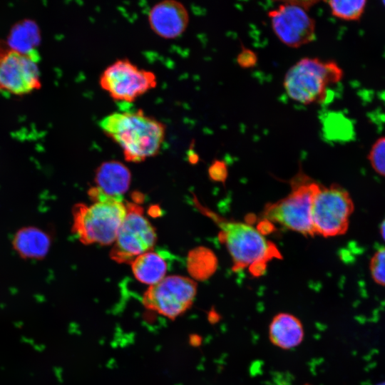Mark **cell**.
<instances>
[{
    "label": "cell",
    "instance_id": "cell-13",
    "mask_svg": "<svg viewBox=\"0 0 385 385\" xmlns=\"http://www.w3.org/2000/svg\"><path fill=\"white\" fill-rule=\"evenodd\" d=\"M131 174L128 168L117 160L106 161L96 170L94 188L108 197L122 200L128 190Z\"/></svg>",
    "mask_w": 385,
    "mask_h": 385
},
{
    "label": "cell",
    "instance_id": "cell-18",
    "mask_svg": "<svg viewBox=\"0 0 385 385\" xmlns=\"http://www.w3.org/2000/svg\"><path fill=\"white\" fill-rule=\"evenodd\" d=\"M367 159L374 172L385 177V136L377 138L372 144Z\"/></svg>",
    "mask_w": 385,
    "mask_h": 385
},
{
    "label": "cell",
    "instance_id": "cell-12",
    "mask_svg": "<svg viewBox=\"0 0 385 385\" xmlns=\"http://www.w3.org/2000/svg\"><path fill=\"white\" fill-rule=\"evenodd\" d=\"M151 30L165 39L181 36L189 24V13L185 5L175 0H163L153 5L148 13Z\"/></svg>",
    "mask_w": 385,
    "mask_h": 385
},
{
    "label": "cell",
    "instance_id": "cell-2",
    "mask_svg": "<svg viewBox=\"0 0 385 385\" xmlns=\"http://www.w3.org/2000/svg\"><path fill=\"white\" fill-rule=\"evenodd\" d=\"M203 210L219 227V237L232 257L233 270L249 267L251 274L258 277L265 272L270 260L280 257L275 245L258 229L245 222L227 220L209 210Z\"/></svg>",
    "mask_w": 385,
    "mask_h": 385
},
{
    "label": "cell",
    "instance_id": "cell-21",
    "mask_svg": "<svg viewBox=\"0 0 385 385\" xmlns=\"http://www.w3.org/2000/svg\"><path fill=\"white\" fill-rule=\"evenodd\" d=\"M379 232H380L381 238L385 242V218L382 220L380 225Z\"/></svg>",
    "mask_w": 385,
    "mask_h": 385
},
{
    "label": "cell",
    "instance_id": "cell-16",
    "mask_svg": "<svg viewBox=\"0 0 385 385\" xmlns=\"http://www.w3.org/2000/svg\"><path fill=\"white\" fill-rule=\"evenodd\" d=\"M135 277L140 282L153 285L165 277L167 262L160 254L147 252L136 257L131 263Z\"/></svg>",
    "mask_w": 385,
    "mask_h": 385
},
{
    "label": "cell",
    "instance_id": "cell-22",
    "mask_svg": "<svg viewBox=\"0 0 385 385\" xmlns=\"http://www.w3.org/2000/svg\"><path fill=\"white\" fill-rule=\"evenodd\" d=\"M376 385H385V382H382V383L378 384Z\"/></svg>",
    "mask_w": 385,
    "mask_h": 385
},
{
    "label": "cell",
    "instance_id": "cell-17",
    "mask_svg": "<svg viewBox=\"0 0 385 385\" xmlns=\"http://www.w3.org/2000/svg\"><path fill=\"white\" fill-rule=\"evenodd\" d=\"M326 3L332 16L344 21H356L363 16L367 1L366 0H332Z\"/></svg>",
    "mask_w": 385,
    "mask_h": 385
},
{
    "label": "cell",
    "instance_id": "cell-14",
    "mask_svg": "<svg viewBox=\"0 0 385 385\" xmlns=\"http://www.w3.org/2000/svg\"><path fill=\"white\" fill-rule=\"evenodd\" d=\"M270 342L276 347L289 350L304 340V329L302 321L288 312H279L272 319L268 328Z\"/></svg>",
    "mask_w": 385,
    "mask_h": 385
},
{
    "label": "cell",
    "instance_id": "cell-3",
    "mask_svg": "<svg viewBox=\"0 0 385 385\" xmlns=\"http://www.w3.org/2000/svg\"><path fill=\"white\" fill-rule=\"evenodd\" d=\"M88 194L94 202L73 207L72 230L85 245H111L115 242L125 219L126 206L122 200L108 197L93 189Z\"/></svg>",
    "mask_w": 385,
    "mask_h": 385
},
{
    "label": "cell",
    "instance_id": "cell-8",
    "mask_svg": "<svg viewBox=\"0 0 385 385\" xmlns=\"http://www.w3.org/2000/svg\"><path fill=\"white\" fill-rule=\"evenodd\" d=\"M100 87L114 101L133 103L157 86L156 75L138 67L128 58L109 64L98 81Z\"/></svg>",
    "mask_w": 385,
    "mask_h": 385
},
{
    "label": "cell",
    "instance_id": "cell-19",
    "mask_svg": "<svg viewBox=\"0 0 385 385\" xmlns=\"http://www.w3.org/2000/svg\"><path fill=\"white\" fill-rule=\"evenodd\" d=\"M369 268L372 279L376 284L385 286V247L375 251L370 260Z\"/></svg>",
    "mask_w": 385,
    "mask_h": 385
},
{
    "label": "cell",
    "instance_id": "cell-11",
    "mask_svg": "<svg viewBox=\"0 0 385 385\" xmlns=\"http://www.w3.org/2000/svg\"><path fill=\"white\" fill-rule=\"evenodd\" d=\"M268 16L274 34L288 47L299 48L315 39L314 19L295 1L279 4L269 11Z\"/></svg>",
    "mask_w": 385,
    "mask_h": 385
},
{
    "label": "cell",
    "instance_id": "cell-20",
    "mask_svg": "<svg viewBox=\"0 0 385 385\" xmlns=\"http://www.w3.org/2000/svg\"><path fill=\"white\" fill-rule=\"evenodd\" d=\"M257 56L252 50L242 46L237 56V63L242 68H251L257 63Z\"/></svg>",
    "mask_w": 385,
    "mask_h": 385
},
{
    "label": "cell",
    "instance_id": "cell-9",
    "mask_svg": "<svg viewBox=\"0 0 385 385\" xmlns=\"http://www.w3.org/2000/svg\"><path fill=\"white\" fill-rule=\"evenodd\" d=\"M126 215L118 231L110 257L118 263H132L151 250L157 240L154 227L143 215L138 205L127 202Z\"/></svg>",
    "mask_w": 385,
    "mask_h": 385
},
{
    "label": "cell",
    "instance_id": "cell-5",
    "mask_svg": "<svg viewBox=\"0 0 385 385\" xmlns=\"http://www.w3.org/2000/svg\"><path fill=\"white\" fill-rule=\"evenodd\" d=\"M319 185L302 171L298 172L291 180L290 192L284 198L266 205L263 217L303 235L313 237L315 234L311 212Z\"/></svg>",
    "mask_w": 385,
    "mask_h": 385
},
{
    "label": "cell",
    "instance_id": "cell-15",
    "mask_svg": "<svg viewBox=\"0 0 385 385\" xmlns=\"http://www.w3.org/2000/svg\"><path fill=\"white\" fill-rule=\"evenodd\" d=\"M50 243V238L45 232L38 228L26 227L16 234L13 246L24 258L40 259L46 255Z\"/></svg>",
    "mask_w": 385,
    "mask_h": 385
},
{
    "label": "cell",
    "instance_id": "cell-6",
    "mask_svg": "<svg viewBox=\"0 0 385 385\" xmlns=\"http://www.w3.org/2000/svg\"><path fill=\"white\" fill-rule=\"evenodd\" d=\"M41 86L37 51L21 49L0 38V92L24 96L38 90Z\"/></svg>",
    "mask_w": 385,
    "mask_h": 385
},
{
    "label": "cell",
    "instance_id": "cell-1",
    "mask_svg": "<svg viewBox=\"0 0 385 385\" xmlns=\"http://www.w3.org/2000/svg\"><path fill=\"white\" fill-rule=\"evenodd\" d=\"M98 126L122 148L129 162L157 155L165 138V125L141 109L111 113L99 120Z\"/></svg>",
    "mask_w": 385,
    "mask_h": 385
},
{
    "label": "cell",
    "instance_id": "cell-7",
    "mask_svg": "<svg viewBox=\"0 0 385 385\" xmlns=\"http://www.w3.org/2000/svg\"><path fill=\"white\" fill-rule=\"evenodd\" d=\"M354 210L353 200L345 188L337 183H320L311 212L314 234L325 237L345 234Z\"/></svg>",
    "mask_w": 385,
    "mask_h": 385
},
{
    "label": "cell",
    "instance_id": "cell-10",
    "mask_svg": "<svg viewBox=\"0 0 385 385\" xmlns=\"http://www.w3.org/2000/svg\"><path fill=\"white\" fill-rule=\"evenodd\" d=\"M197 294V284L179 275L164 277L150 285L143 297V306L169 319H175L192 305Z\"/></svg>",
    "mask_w": 385,
    "mask_h": 385
},
{
    "label": "cell",
    "instance_id": "cell-4",
    "mask_svg": "<svg viewBox=\"0 0 385 385\" xmlns=\"http://www.w3.org/2000/svg\"><path fill=\"white\" fill-rule=\"evenodd\" d=\"M342 68L336 61L305 57L286 72L283 86L288 96L304 105L323 102L329 86L343 77Z\"/></svg>",
    "mask_w": 385,
    "mask_h": 385
},
{
    "label": "cell",
    "instance_id": "cell-24",
    "mask_svg": "<svg viewBox=\"0 0 385 385\" xmlns=\"http://www.w3.org/2000/svg\"><path fill=\"white\" fill-rule=\"evenodd\" d=\"M304 385H312V384H304Z\"/></svg>",
    "mask_w": 385,
    "mask_h": 385
},
{
    "label": "cell",
    "instance_id": "cell-23",
    "mask_svg": "<svg viewBox=\"0 0 385 385\" xmlns=\"http://www.w3.org/2000/svg\"><path fill=\"white\" fill-rule=\"evenodd\" d=\"M382 4L385 6V1H382Z\"/></svg>",
    "mask_w": 385,
    "mask_h": 385
}]
</instances>
